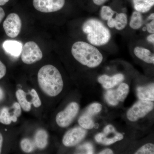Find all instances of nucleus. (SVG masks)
I'll return each mask as SVG.
<instances>
[{
	"label": "nucleus",
	"mask_w": 154,
	"mask_h": 154,
	"mask_svg": "<svg viewBox=\"0 0 154 154\" xmlns=\"http://www.w3.org/2000/svg\"><path fill=\"white\" fill-rule=\"evenodd\" d=\"M137 94L140 100L154 101V84H152L146 87H138L137 89Z\"/></svg>",
	"instance_id": "4468645a"
},
{
	"label": "nucleus",
	"mask_w": 154,
	"mask_h": 154,
	"mask_svg": "<svg viewBox=\"0 0 154 154\" xmlns=\"http://www.w3.org/2000/svg\"><path fill=\"white\" fill-rule=\"evenodd\" d=\"M3 47L5 51L13 56H19L22 52V44L16 40H6L3 43Z\"/></svg>",
	"instance_id": "ddd939ff"
},
{
	"label": "nucleus",
	"mask_w": 154,
	"mask_h": 154,
	"mask_svg": "<svg viewBox=\"0 0 154 154\" xmlns=\"http://www.w3.org/2000/svg\"><path fill=\"white\" fill-rule=\"evenodd\" d=\"M4 97V93H3V91H2V89L0 88V100L2 99Z\"/></svg>",
	"instance_id": "58836bf2"
},
{
	"label": "nucleus",
	"mask_w": 154,
	"mask_h": 154,
	"mask_svg": "<svg viewBox=\"0 0 154 154\" xmlns=\"http://www.w3.org/2000/svg\"><path fill=\"white\" fill-rule=\"evenodd\" d=\"M35 146L34 142L29 139H24L21 142V148L25 152H30L33 151L35 149Z\"/></svg>",
	"instance_id": "5701e85b"
},
{
	"label": "nucleus",
	"mask_w": 154,
	"mask_h": 154,
	"mask_svg": "<svg viewBox=\"0 0 154 154\" xmlns=\"http://www.w3.org/2000/svg\"><path fill=\"white\" fill-rule=\"evenodd\" d=\"M26 93L23 90H19L16 92V96L19 105L24 111L28 112L31 108V102H28L26 98Z\"/></svg>",
	"instance_id": "aec40b11"
},
{
	"label": "nucleus",
	"mask_w": 154,
	"mask_h": 154,
	"mask_svg": "<svg viewBox=\"0 0 154 154\" xmlns=\"http://www.w3.org/2000/svg\"><path fill=\"white\" fill-rule=\"evenodd\" d=\"M38 85L48 96L55 97L60 94L63 88V82L59 71L51 65L42 67L38 71Z\"/></svg>",
	"instance_id": "f257e3e1"
},
{
	"label": "nucleus",
	"mask_w": 154,
	"mask_h": 154,
	"mask_svg": "<svg viewBox=\"0 0 154 154\" xmlns=\"http://www.w3.org/2000/svg\"><path fill=\"white\" fill-rule=\"evenodd\" d=\"M71 52L76 60L91 68L99 66L103 59L99 50L93 45L85 42H75L72 46Z\"/></svg>",
	"instance_id": "f03ea898"
},
{
	"label": "nucleus",
	"mask_w": 154,
	"mask_h": 154,
	"mask_svg": "<svg viewBox=\"0 0 154 154\" xmlns=\"http://www.w3.org/2000/svg\"><path fill=\"white\" fill-rule=\"evenodd\" d=\"M82 28L88 42L94 46L105 45L111 38L110 30L98 19H88L84 22Z\"/></svg>",
	"instance_id": "7ed1b4c3"
},
{
	"label": "nucleus",
	"mask_w": 154,
	"mask_h": 154,
	"mask_svg": "<svg viewBox=\"0 0 154 154\" xmlns=\"http://www.w3.org/2000/svg\"><path fill=\"white\" fill-rule=\"evenodd\" d=\"M79 106L75 102L70 103L66 108L59 112L56 117V121L58 125L62 128L68 126L79 113Z\"/></svg>",
	"instance_id": "423d86ee"
},
{
	"label": "nucleus",
	"mask_w": 154,
	"mask_h": 154,
	"mask_svg": "<svg viewBox=\"0 0 154 154\" xmlns=\"http://www.w3.org/2000/svg\"><path fill=\"white\" fill-rule=\"evenodd\" d=\"M129 91L128 85L125 83H122L116 90L107 91L105 95V99L108 104L116 106L119 102H123L125 100Z\"/></svg>",
	"instance_id": "6e6552de"
},
{
	"label": "nucleus",
	"mask_w": 154,
	"mask_h": 154,
	"mask_svg": "<svg viewBox=\"0 0 154 154\" xmlns=\"http://www.w3.org/2000/svg\"><path fill=\"white\" fill-rule=\"evenodd\" d=\"M128 18L125 13L117 14L115 18H112L107 21V24L110 28H115L116 30H121L125 28L127 25Z\"/></svg>",
	"instance_id": "f8f14e48"
},
{
	"label": "nucleus",
	"mask_w": 154,
	"mask_h": 154,
	"mask_svg": "<svg viewBox=\"0 0 154 154\" xmlns=\"http://www.w3.org/2000/svg\"><path fill=\"white\" fill-rule=\"evenodd\" d=\"M48 134L44 130L40 129L36 132L34 137V143L38 148H45L48 143Z\"/></svg>",
	"instance_id": "a211bd4d"
},
{
	"label": "nucleus",
	"mask_w": 154,
	"mask_h": 154,
	"mask_svg": "<svg viewBox=\"0 0 154 154\" xmlns=\"http://www.w3.org/2000/svg\"><path fill=\"white\" fill-rule=\"evenodd\" d=\"M7 72L5 65L0 60V79L5 76Z\"/></svg>",
	"instance_id": "c756f323"
},
{
	"label": "nucleus",
	"mask_w": 154,
	"mask_h": 154,
	"mask_svg": "<svg viewBox=\"0 0 154 154\" xmlns=\"http://www.w3.org/2000/svg\"><path fill=\"white\" fill-rule=\"evenodd\" d=\"M135 154H154V145L153 144H146L141 147L135 152Z\"/></svg>",
	"instance_id": "a878e982"
},
{
	"label": "nucleus",
	"mask_w": 154,
	"mask_h": 154,
	"mask_svg": "<svg viewBox=\"0 0 154 154\" xmlns=\"http://www.w3.org/2000/svg\"><path fill=\"white\" fill-rule=\"evenodd\" d=\"M22 20L15 13L9 14L3 23V28L7 36L12 38L17 37L22 29Z\"/></svg>",
	"instance_id": "0eeeda50"
},
{
	"label": "nucleus",
	"mask_w": 154,
	"mask_h": 154,
	"mask_svg": "<svg viewBox=\"0 0 154 154\" xmlns=\"http://www.w3.org/2000/svg\"><path fill=\"white\" fill-rule=\"evenodd\" d=\"M135 11L141 14L147 13L154 5V0H131Z\"/></svg>",
	"instance_id": "dca6fc26"
},
{
	"label": "nucleus",
	"mask_w": 154,
	"mask_h": 154,
	"mask_svg": "<svg viewBox=\"0 0 154 154\" xmlns=\"http://www.w3.org/2000/svg\"><path fill=\"white\" fill-rule=\"evenodd\" d=\"M148 19L149 20H154V13H153V14H151L148 17Z\"/></svg>",
	"instance_id": "ea45409f"
},
{
	"label": "nucleus",
	"mask_w": 154,
	"mask_h": 154,
	"mask_svg": "<svg viewBox=\"0 0 154 154\" xmlns=\"http://www.w3.org/2000/svg\"><path fill=\"white\" fill-rule=\"evenodd\" d=\"M21 58L24 63L31 64L41 60L43 54L40 48L36 42L29 41L22 47Z\"/></svg>",
	"instance_id": "20e7f679"
},
{
	"label": "nucleus",
	"mask_w": 154,
	"mask_h": 154,
	"mask_svg": "<svg viewBox=\"0 0 154 154\" xmlns=\"http://www.w3.org/2000/svg\"><path fill=\"white\" fill-rule=\"evenodd\" d=\"M5 11L3 10L2 8L0 7V23L2 21L3 19L5 18Z\"/></svg>",
	"instance_id": "f704fd0d"
},
{
	"label": "nucleus",
	"mask_w": 154,
	"mask_h": 154,
	"mask_svg": "<svg viewBox=\"0 0 154 154\" xmlns=\"http://www.w3.org/2000/svg\"><path fill=\"white\" fill-rule=\"evenodd\" d=\"M146 30L150 33H154V20H152L146 26Z\"/></svg>",
	"instance_id": "2f4dec72"
},
{
	"label": "nucleus",
	"mask_w": 154,
	"mask_h": 154,
	"mask_svg": "<svg viewBox=\"0 0 154 154\" xmlns=\"http://www.w3.org/2000/svg\"><path fill=\"white\" fill-rule=\"evenodd\" d=\"M66 0H33V7L37 11L44 13H53L63 8Z\"/></svg>",
	"instance_id": "1a4fd4ad"
},
{
	"label": "nucleus",
	"mask_w": 154,
	"mask_h": 154,
	"mask_svg": "<svg viewBox=\"0 0 154 154\" xmlns=\"http://www.w3.org/2000/svg\"><path fill=\"white\" fill-rule=\"evenodd\" d=\"M143 17L140 12L135 11L133 12L129 22L130 27L134 30H138L143 25Z\"/></svg>",
	"instance_id": "6ab92c4d"
},
{
	"label": "nucleus",
	"mask_w": 154,
	"mask_h": 154,
	"mask_svg": "<svg viewBox=\"0 0 154 154\" xmlns=\"http://www.w3.org/2000/svg\"><path fill=\"white\" fill-rule=\"evenodd\" d=\"M12 116L8 108H3L0 114V122L5 125L10 124L13 122Z\"/></svg>",
	"instance_id": "b1692460"
},
{
	"label": "nucleus",
	"mask_w": 154,
	"mask_h": 154,
	"mask_svg": "<svg viewBox=\"0 0 154 154\" xmlns=\"http://www.w3.org/2000/svg\"><path fill=\"white\" fill-rule=\"evenodd\" d=\"M30 95L32 97V103L34 107H38L41 105V102L37 92L34 89H32L30 91Z\"/></svg>",
	"instance_id": "bb28decb"
},
{
	"label": "nucleus",
	"mask_w": 154,
	"mask_h": 154,
	"mask_svg": "<svg viewBox=\"0 0 154 154\" xmlns=\"http://www.w3.org/2000/svg\"><path fill=\"white\" fill-rule=\"evenodd\" d=\"M13 109L14 110L13 114V122H16L17 118L20 116L22 113L21 107L19 103L15 102L13 105Z\"/></svg>",
	"instance_id": "cd10ccee"
},
{
	"label": "nucleus",
	"mask_w": 154,
	"mask_h": 154,
	"mask_svg": "<svg viewBox=\"0 0 154 154\" xmlns=\"http://www.w3.org/2000/svg\"><path fill=\"white\" fill-rule=\"evenodd\" d=\"M116 13V12L109 6L103 5L100 11V17L103 20L108 21L113 18Z\"/></svg>",
	"instance_id": "412c9836"
},
{
	"label": "nucleus",
	"mask_w": 154,
	"mask_h": 154,
	"mask_svg": "<svg viewBox=\"0 0 154 154\" xmlns=\"http://www.w3.org/2000/svg\"><path fill=\"white\" fill-rule=\"evenodd\" d=\"M82 147L85 148L86 150V154H93L94 150L93 146L90 143H86L82 146Z\"/></svg>",
	"instance_id": "7c9ffc66"
},
{
	"label": "nucleus",
	"mask_w": 154,
	"mask_h": 154,
	"mask_svg": "<svg viewBox=\"0 0 154 154\" xmlns=\"http://www.w3.org/2000/svg\"><path fill=\"white\" fill-rule=\"evenodd\" d=\"M147 40L149 42H150L152 44H154V33H151L150 35H149L147 37Z\"/></svg>",
	"instance_id": "72a5a7b5"
},
{
	"label": "nucleus",
	"mask_w": 154,
	"mask_h": 154,
	"mask_svg": "<svg viewBox=\"0 0 154 154\" xmlns=\"http://www.w3.org/2000/svg\"><path fill=\"white\" fill-rule=\"evenodd\" d=\"M87 131L82 127H78L69 130L63 138V143L66 146H73L79 143L85 137Z\"/></svg>",
	"instance_id": "9d476101"
},
{
	"label": "nucleus",
	"mask_w": 154,
	"mask_h": 154,
	"mask_svg": "<svg viewBox=\"0 0 154 154\" xmlns=\"http://www.w3.org/2000/svg\"><path fill=\"white\" fill-rule=\"evenodd\" d=\"M79 123L80 126L84 129H91L94 127V121L90 116L84 115L79 119Z\"/></svg>",
	"instance_id": "4be33fe9"
},
{
	"label": "nucleus",
	"mask_w": 154,
	"mask_h": 154,
	"mask_svg": "<svg viewBox=\"0 0 154 154\" xmlns=\"http://www.w3.org/2000/svg\"><path fill=\"white\" fill-rule=\"evenodd\" d=\"M124 79V75L117 74L112 77L104 75L98 78V82L105 89H109L115 87Z\"/></svg>",
	"instance_id": "9b49d317"
},
{
	"label": "nucleus",
	"mask_w": 154,
	"mask_h": 154,
	"mask_svg": "<svg viewBox=\"0 0 154 154\" xmlns=\"http://www.w3.org/2000/svg\"><path fill=\"white\" fill-rule=\"evenodd\" d=\"M3 137L2 134L0 133V153H1V151H2V146L3 143Z\"/></svg>",
	"instance_id": "e433bc0d"
},
{
	"label": "nucleus",
	"mask_w": 154,
	"mask_h": 154,
	"mask_svg": "<svg viewBox=\"0 0 154 154\" xmlns=\"http://www.w3.org/2000/svg\"><path fill=\"white\" fill-rule=\"evenodd\" d=\"M135 55L140 59L147 63H154V55L149 50L145 48L137 46L134 50Z\"/></svg>",
	"instance_id": "2eb2a0df"
},
{
	"label": "nucleus",
	"mask_w": 154,
	"mask_h": 154,
	"mask_svg": "<svg viewBox=\"0 0 154 154\" xmlns=\"http://www.w3.org/2000/svg\"><path fill=\"white\" fill-rule=\"evenodd\" d=\"M9 0H0V6H3L7 4Z\"/></svg>",
	"instance_id": "4c0bfd02"
},
{
	"label": "nucleus",
	"mask_w": 154,
	"mask_h": 154,
	"mask_svg": "<svg viewBox=\"0 0 154 154\" xmlns=\"http://www.w3.org/2000/svg\"><path fill=\"white\" fill-rule=\"evenodd\" d=\"M123 135L121 133L117 132L113 137L107 138L103 133H99L95 137V140L99 143L105 145H110L123 139Z\"/></svg>",
	"instance_id": "f3484780"
},
{
	"label": "nucleus",
	"mask_w": 154,
	"mask_h": 154,
	"mask_svg": "<svg viewBox=\"0 0 154 154\" xmlns=\"http://www.w3.org/2000/svg\"><path fill=\"white\" fill-rule=\"evenodd\" d=\"M154 107V104L152 101L140 100L128 110L127 117L130 121H137L149 113Z\"/></svg>",
	"instance_id": "39448f33"
},
{
	"label": "nucleus",
	"mask_w": 154,
	"mask_h": 154,
	"mask_svg": "<svg viewBox=\"0 0 154 154\" xmlns=\"http://www.w3.org/2000/svg\"><path fill=\"white\" fill-rule=\"evenodd\" d=\"M104 134L105 135H106L109 134L111 133H115L116 131L115 128L114 127L111 125H107L105 128L104 129Z\"/></svg>",
	"instance_id": "c85d7f7f"
},
{
	"label": "nucleus",
	"mask_w": 154,
	"mask_h": 154,
	"mask_svg": "<svg viewBox=\"0 0 154 154\" xmlns=\"http://www.w3.org/2000/svg\"><path fill=\"white\" fill-rule=\"evenodd\" d=\"M100 154H113V151L112 150L109 149H105L103 150L102 151L100 152L99 153Z\"/></svg>",
	"instance_id": "c9c22d12"
},
{
	"label": "nucleus",
	"mask_w": 154,
	"mask_h": 154,
	"mask_svg": "<svg viewBox=\"0 0 154 154\" xmlns=\"http://www.w3.org/2000/svg\"><path fill=\"white\" fill-rule=\"evenodd\" d=\"M102 109V105L98 103L91 104L87 109V111L84 115L91 116L99 113Z\"/></svg>",
	"instance_id": "393cba45"
},
{
	"label": "nucleus",
	"mask_w": 154,
	"mask_h": 154,
	"mask_svg": "<svg viewBox=\"0 0 154 154\" xmlns=\"http://www.w3.org/2000/svg\"><path fill=\"white\" fill-rule=\"evenodd\" d=\"M108 0H92V2L95 5L101 6L107 2Z\"/></svg>",
	"instance_id": "473e14b6"
}]
</instances>
